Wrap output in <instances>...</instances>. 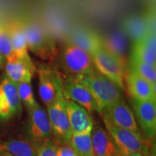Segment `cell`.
Segmentation results:
<instances>
[{
    "label": "cell",
    "mask_w": 156,
    "mask_h": 156,
    "mask_svg": "<svg viewBox=\"0 0 156 156\" xmlns=\"http://www.w3.org/2000/svg\"><path fill=\"white\" fill-rule=\"evenodd\" d=\"M0 156H9V155H0Z\"/></svg>",
    "instance_id": "cell-33"
},
{
    "label": "cell",
    "mask_w": 156,
    "mask_h": 156,
    "mask_svg": "<svg viewBox=\"0 0 156 156\" xmlns=\"http://www.w3.org/2000/svg\"><path fill=\"white\" fill-rule=\"evenodd\" d=\"M120 154L122 156H142L141 153H127V154L120 153Z\"/></svg>",
    "instance_id": "cell-29"
},
{
    "label": "cell",
    "mask_w": 156,
    "mask_h": 156,
    "mask_svg": "<svg viewBox=\"0 0 156 156\" xmlns=\"http://www.w3.org/2000/svg\"><path fill=\"white\" fill-rule=\"evenodd\" d=\"M39 95L46 107L64 96V80L61 74L48 66L41 65L38 68Z\"/></svg>",
    "instance_id": "cell-5"
},
{
    "label": "cell",
    "mask_w": 156,
    "mask_h": 156,
    "mask_svg": "<svg viewBox=\"0 0 156 156\" xmlns=\"http://www.w3.org/2000/svg\"><path fill=\"white\" fill-rule=\"evenodd\" d=\"M132 60H136L155 64L156 38L155 33H149L147 36L134 41Z\"/></svg>",
    "instance_id": "cell-18"
},
{
    "label": "cell",
    "mask_w": 156,
    "mask_h": 156,
    "mask_svg": "<svg viewBox=\"0 0 156 156\" xmlns=\"http://www.w3.org/2000/svg\"><path fill=\"white\" fill-rule=\"evenodd\" d=\"M0 151H6L14 156H37L38 147L25 140H14L0 144Z\"/></svg>",
    "instance_id": "cell-21"
},
{
    "label": "cell",
    "mask_w": 156,
    "mask_h": 156,
    "mask_svg": "<svg viewBox=\"0 0 156 156\" xmlns=\"http://www.w3.org/2000/svg\"><path fill=\"white\" fill-rule=\"evenodd\" d=\"M58 156H80L73 149L69 144H63V145L57 147Z\"/></svg>",
    "instance_id": "cell-28"
},
{
    "label": "cell",
    "mask_w": 156,
    "mask_h": 156,
    "mask_svg": "<svg viewBox=\"0 0 156 156\" xmlns=\"http://www.w3.org/2000/svg\"><path fill=\"white\" fill-rule=\"evenodd\" d=\"M124 29L126 34H128L134 41L140 40L149 34L146 18L142 17H130L124 20Z\"/></svg>",
    "instance_id": "cell-22"
},
{
    "label": "cell",
    "mask_w": 156,
    "mask_h": 156,
    "mask_svg": "<svg viewBox=\"0 0 156 156\" xmlns=\"http://www.w3.org/2000/svg\"><path fill=\"white\" fill-rule=\"evenodd\" d=\"M62 62L64 70L72 77H80L96 71L90 54L69 43L64 48Z\"/></svg>",
    "instance_id": "cell-4"
},
{
    "label": "cell",
    "mask_w": 156,
    "mask_h": 156,
    "mask_svg": "<svg viewBox=\"0 0 156 156\" xmlns=\"http://www.w3.org/2000/svg\"><path fill=\"white\" fill-rule=\"evenodd\" d=\"M65 101V98L62 96L50 106H47V115L53 134L60 142L69 144L73 132L66 111Z\"/></svg>",
    "instance_id": "cell-7"
},
{
    "label": "cell",
    "mask_w": 156,
    "mask_h": 156,
    "mask_svg": "<svg viewBox=\"0 0 156 156\" xmlns=\"http://www.w3.org/2000/svg\"><path fill=\"white\" fill-rule=\"evenodd\" d=\"M91 142L95 156H112L119 153L112 136L101 126L93 128Z\"/></svg>",
    "instance_id": "cell-17"
},
{
    "label": "cell",
    "mask_w": 156,
    "mask_h": 156,
    "mask_svg": "<svg viewBox=\"0 0 156 156\" xmlns=\"http://www.w3.org/2000/svg\"><path fill=\"white\" fill-rule=\"evenodd\" d=\"M65 108L73 133H80L93 127L90 114L80 105L66 99Z\"/></svg>",
    "instance_id": "cell-14"
},
{
    "label": "cell",
    "mask_w": 156,
    "mask_h": 156,
    "mask_svg": "<svg viewBox=\"0 0 156 156\" xmlns=\"http://www.w3.org/2000/svg\"><path fill=\"white\" fill-rule=\"evenodd\" d=\"M75 78L88 88L95 101L96 111L101 114L113 103L122 99V89L97 71Z\"/></svg>",
    "instance_id": "cell-1"
},
{
    "label": "cell",
    "mask_w": 156,
    "mask_h": 156,
    "mask_svg": "<svg viewBox=\"0 0 156 156\" xmlns=\"http://www.w3.org/2000/svg\"><path fill=\"white\" fill-rule=\"evenodd\" d=\"M22 111L16 83L6 76L0 82V119L8 120Z\"/></svg>",
    "instance_id": "cell-8"
},
{
    "label": "cell",
    "mask_w": 156,
    "mask_h": 156,
    "mask_svg": "<svg viewBox=\"0 0 156 156\" xmlns=\"http://www.w3.org/2000/svg\"><path fill=\"white\" fill-rule=\"evenodd\" d=\"M103 121L118 127L139 132L134 114L122 99L111 105L101 113Z\"/></svg>",
    "instance_id": "cell-9"
},
{
    "label": "cell",
    "mask_w": 156,
    "mask_h": 156,
    "mask_svg": "<svg viewBox=\"0 0 156 156\" xmlns=\"http://www.w3.org/2000/svg\"><path fill=\"white\" fill-rule=\"evenodd\" d=\"M5 56H4L2 54L1 52H0V69L2 67L4 62H5Z\"/></svg>",
    "instance_id": "cell-30"
},
{
    "label": "cell",
    "mask_w": 156,
    "mask_h": 156,
    "mask_svg": "<svg viewBox=\"0 0 156 156\" xmlns=\"http://www.w3.org/2000/svg\"><path fill=\"white\" fill-rule=\"evenodd\" d=\"M93 128L88 129L85 132L72 134L69 145L80 156H95L91 142Z\"/></svg>",
    "instance_id": "cell-20"
},
{
    "label": "cell",
    "mask_w": 156,
    "mask_h": 156,
    "mask_svg": "<svg viewBox=\"0 0 156 156\" xmlns=\"http://www.w3.org/2000/svg\"><path fill=\"white\" fill-rule=\"evenodd\" d=\"M142 156H155V154H153V151L150 152L149 151H147L145 154H144V155H142Z\"/></svg>",
    "instance_id": "cell-31"
},
{
    "label": "cell",
    "mask_w": 156,
    "mask_h": 156,
    "mask_svg": "<svg viewBox=\"0 0 156 156\" xmlns=\"http://www.w3.org/2000/svg\"><path fill=\"white\" fill-rule=\"evenodd\" d=\"M13 51L17 58L23 61L33 63L28 54V43L24 23H12L8 28Z\"/></svg>",
    "instance_id": "cell-19"
},
{
    "label": "cell",
    "mask_w": 156,
    "mask_h": 156,
    "mask_svg": "<svg viewBox=\"0 0 156 156\" xmlns=\"http://www.w3.org/2000/svg\"><path fill=\"white\" fill-rule=\"evenodd\" d=\"M69 44L75 45L92 55L103 46V40L93 31L85 28H77L69 36Z\"/></svg>",
    "instance_id": "cell-16"
},
{
    "label": "cell",
    "mask_w": 156,
    "mask_h": 156,
    "mask_svg": "<svg viewBox=\"0 0 156 156\" xmlns=\"http://www.w3.org/2000/svg\"><path fill=\"white\" fill-rule=\"evenodd\" d=\"M112 156H122V155H121V154H120L119 153L118 154H117V155H112Z\"/></svg>",
    "instance_id": "cell-32"
},
{
    "label": "cell",
    "mask_w": 156,
    "mask_h": 156,
    "mask_svg": "<svg viewBox=\"0 0 156 156\" xmlns=\"http://www.w3.org/2000/svg\"><path fill=\"white\" fill-rule=\"evenodd\" d=\"M132 71L141 76L151 84L156 83V67L155 64L147 62L132 60Z\"/></svg>",
    "instance_id": "cell-24"
},
{
    "label": "cell",
    "mask_w": 156,
    "mask_h": 156,
    "mask_svg": "<svg viewBox=\"0 0 156 156\" xmlns=\"http://www.w3.org/2000/svg\"><path fill=\"white\" fill-rule=\"evenodd\" d=\"M37 156H58L57 146L50 140L43 142L38 145Z\"/></svg>",
    "instance_id": "cell-27"
},
{
    "label": "cell",
    "mask_w": 156,
    "mask_h": 156,
    "mask_svg": "<svg viewBox=\"0 0 156 156\" xmlns=\"http://www.w3.org/2000/svg\"><path fill=\"white\" fill-rule=\"evenodd\" d=\"M16 85L20 99L27 108L30 109L38 104L35 99L30 83L23 82V83H17Z\"/></svg>",
    "instance_id": "cell-25"
},
{
    "label": "cell",
    "mask_w": 156,
    "mask_h": 156,
    "mask_svg": "<svg viewBox=\"0 0 156 156\" xmlns=\"http://www.w3.org/2000/svg\"><path fill=\"white\" fill-rule=\"evenodd\" d=\"M104 123L119 153L122 154L138 153L144 155L148 151L147 144L139 132L118 127L107 121H104Z\"/></svg>",
    "instance_id": "cell-6"
},
{
    "label": "cell",
    "mask_w": 156,
    "mask_h": 156,
    "mask_svg": "<svg viewBox=\"0 0 156 156\" xmlns=\"http://www.w3.org/2000/svg\"><path fill=\"white\" fill-rule=\"evenodd\" d=\"M5 72L7 77L13 83L16 84L23 82L30 83L36 72V67L34 63H28L15 57L7 60Z\"/></svg>",
    "instance_id": "cell-15"
},
{
    "label": "cell",
    "mask_w": 156,
    "mask_h": 156,
    "mask_svg": "<svg viewBox=\"0 0 156 156\" xmlns=\"http://www.w3.org/2000/svg\"><path fill=\"white\" fill-rule=\"evenodd\" d=\"M63 95L66 99L80 105L89 114L96 111L95 101L88 88L75 77H69L64 81Z\"/></svg>",
    "instance_id": "cell-11"
},
{
    "label": "cell",
    "mask_w": 156,
    "mask_h": 156,
    "mask_svg": "<svg viewBox=\"0 0 156 156\" xmlns=\"http://www.w3.org/2000/svg\"><path fill=\"white\" fill-rule=\"evenodd\" d=\"M24 25L28 50L43 60L54 61L58 54L54 38L38 23L29 22Z\"/></svg>",
    "instance_id": "cell-2"
},
{
    "label": "cell",
    "mask_w": 156,
    "mask_h": 156,
    "mask_svg": "<svg viewBox=\"0 0 156 156\" xmlns=\"http://www.w3.org/2000/svg\"><path fill=\"white\" fill-rule=\"evenodd\" d=\"M29 110V134L38 143L50 140L53 135L48 116L41 107L37 104Z\"/></svg>",
    "instance_id": "cell-10"
},
{
    "label": "cell",
    "mask_w": 156,
    "mask_h": 156,
    "mask_svg": "<svg viewBox=\"0 0 156 156\" xmlns=\"http://www.w3.org/2000/svg\"><path fill=\"white\" fill-rule=\"evenodd\" d=\"M0 52L6 60L17 57L13 51L8 28L0 25Z\"/></svg>",
    "instance_id": "cell-26"
},
{
    "label": "cell",
    "mask_w": 156,
    "mask_h": 156,
    "mask_svg": "<svg viewBox=\"0 0 156 156\" xmlns=\"http://www.w3.org/2000/svg\"><path fill=\"white\" fill-rule=\"evenodd\" d=\"M91 56L98 73L112 81L120 89H124V64L103 46Z\"/></svg>",
    "instance_id": "cell-3"
},
{
    "label": "cell",
    "mask_w": 156,
    "mask_h": 156,
    "mask_svg": "<svg viewBox=\"0 0 156 156\" xmlns=\"http://www.w3.org/2000/svg\"><path fill=\"white\" fill-rule=\"evenodd\" d=\"M136 118L147 139H153L156 131V106L152 101H133Z\"/></svg>",
    "instance_id": "cell-12"
},
{
    "label": "cell",
    "mask_w": 156,
    "mask_h": 156,
    "mask_svg": "<svg viewBox=\"0 0 156 156\" xmlns=\"http://www.w3.org/2000/svg\"><path fill=\"white\" fill-rule=\"evenodd\" d=\"M129 92L134 100L152 101L155 102V84L149 82L132 71L126 78Z\"/></svg>",
    "instance_id": "cell-13"
},
{
    "label": "cell",
    "mask_w": 156,
    "mask_h": 156,
    "mask_svg": "<svg viewBox=\"0 0 156 156\" xmlns=\"http://www.w3.org/2000/svg\"><path fill=\"white\" fill-rule=\"evenodd\" d=\"M103 46L111 53L116 56L124 64V56L126 53V41L120 34L111 35L106 40H103Z\"/></svg>",
    "instance_id": "cell-23"
}]
</instances>
